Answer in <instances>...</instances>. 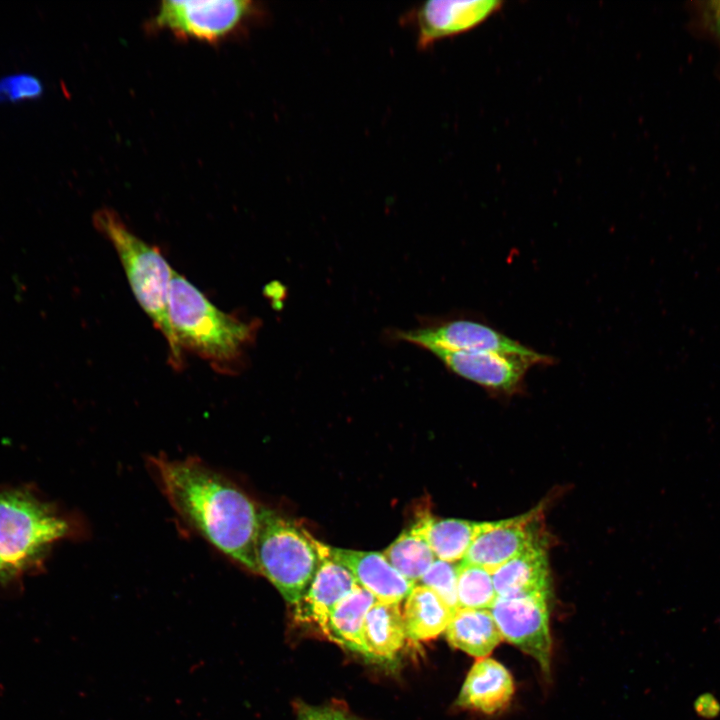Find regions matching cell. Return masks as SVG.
<instances>
[{
    "label": "cell",
    "mask_w": 720,
    "mask_h": 720,
    "mask_svg": "<svg viewBox=\"0 0 720 720\" xmlns=\"http://www.w3.org/2000/svg\"><path fill=\"white\" fill-rule=\"evenodd\" d=\"M150 461L177 514L223 554L259 574L260 507L232 481L197 459L158 456Z\"/></svg>",
    "instance_id": "6da1fadb"
},
{
    "label": "cell",
    "mask_w": 720,
    "mask_h": 720,
    "mask_svg": "<svg viewBox=\"0 0 720 720\" xmlns=\"http://www.w3.org/2000/svg\"><path fill=\"white\" fill-rule=\"evenodd\" d=\"M169 315L178 344L217 371H239L247 348L254 342L258 321H244L219 310L184 276L173 271Z\"/></svg>",
    "instance_id": "7a4b0ae2"
},
{
    "label": "cell",
    "mask_w": 720,
    "mask_h": 720,
    "mask_svg": "<svg viewBox=\"0 0 720 720\" xmlns=\"http://www.w3.org/2000/svg\"><path fill=\"white\" fill-rule=\"evenodd\" d=\"M70 529L61 512L31 487L0 486V583L39 571L52 545Z\"/></svg>",
    "instance_id": "3957f363"
},
{
    "label": "cell",
    "mask_w": 720,
    "mask_h": 720,
    "mask_svg": "<svg viewBox=\"0 0 720 720\" xmlns=\"http://www.w3.org/2000/svg\"><path fill=\"white\" fill-rule=\"evenodd\" d=\"M93 223L113 245L138 303L164 336L169 348V363L174 369H181L182 350L169 315V291L174 270L159 249L134 234L113 210H98Z\"/></svg>",
    "instance_id": "277c9868"
},
{
    "label": "cell",
    "mask_w": 720,
    "mask_h": 720,
    "mask_svg": "<svg viewBox=\"0 0 720 720\" xmlns=\"http://www.w3.org/2000/svg\"><path fill=\"white\" fill-rule=\"evenodd\" d=\"M329 546L296 521L260 507L256 540L259 575L266 577L292 606L305 593Z\"/></svg>",
    "instance_id": "5b68a950"
},
{
    "label": "cell",
    "mask_w": 720,
    "mask_h": 720,
    "mask_svg": "<svg viewBox=\"0 0 720 720\" xmlns=\"http://www.w3.org/2000/svg\"><path fill=\"white\" fill-rule=\"evenodd\" d=\"M259 15L256 3L246 0H166L150 25L177 37L216 43L239 32Z\"/></svg>",
    "instance_id": "8992f818"
},
{
    "label": "cell",
    "mask_w": 720,
    "mask_h": 720,
    "mask_svg": "<svg viewBox=\"0 0 720 720\" xmlns=\"http://www.w3.org/2000/svg\"><path fill=\"white\" fill-rule=\"evenodd\" d=\"M400 340L428 351L493 352L517 356L535 366L551 365L554 358L542 354L481 320L455 318L442 320L419 328L398 331Z\"/></svg>",
    "instance_id": "52a82bcc"
},
{
    "label": "cell",
    "mask_w": 720,
    "mask_h": 720,
    "mask_svg": "<svg viewBox=\"0 0 720 720\" xmlns=\"http://www.w3.org/2000/svg\"><path fill=\"white\" fill-rule=\"evenodd\" d=\"M490 611L502 639L537 661L543 673L551 672L552 639L547 594L497 597Z\"/></svg>",
    "instance_id": "ba28073f"
},
{
    "label": "cell",
    "mask_w": 720,
    "mask_h": 720,
    "mask_svg": "<svg viewBox=\"0 0 720 720\" xmlns=\"http://www.w3.org/2000/svg\"><path fill=\"white\" fill-rule=\"evenodd\" d=\"M539 508L510 519L479 522L477 533L461 562L481 566L491 574L529 546L540 542Z\"/></svg>",
    "instance_id": "9c48e42d"
},
{
    "label": "cell",
    "mask_w": 720,
    "mask_h": 720,
    "mask_svg": "<svg viewBox=\"0 0 720 720\" xmlns=\"http://www.w3.org/2000/svg\"><path fill=\"white\" fill-rule=\"evenodd\" d=\"M501 1L431 0L414 8L405 18L417 30V46L426 49L446 37L467 32L500 9Z\"/></svg>",
    "instance_id": "30bf717a"
},
{
    "label": "cell",
    "mask_w": 720,
    "mask_h": 720,
    "mask_svg": "<svg viewBox=\"0 0 720 720\" xmlns=\"http://www.w3.org/2000/svg\"><path fill=\"white\" fill-rule=\"evenodd\" d=\"M454 374L490 392L513 394L524 384L531 361L493 352L431 351Z\"/></svg>",
    "instance_id": "8fae6325"
},
{
    "label": "cell",
    "mask_w": 720,
    "mask_h": 720,
    "mask_svg": "<svg viewBox=\"0 0 720 720\" xmlns=\"http://www.w3.org/2000/svg\"><path fill=\"white\" fill-rule=\"evenodd\" d=\"M357 586L349 570L324 558L305 593L292 605L295 621L326 638L333 609Z\"/></svg>",
    "instance_id": "7c38bea8"
},
{
    "label": "cell",
    "mask_w": 720,
    "mask_h": 720,
    "mask_svg": "<svg viewBox=\"0 0 720 720\" xmlns=\"http://www.w3.org/2000/svg\"><path fill=\"white\" fill-rule=\"evenodd\" d=\"M328 557L349 570L357 585L370 592L378 602L400 604L415 586L381 553L329 546Z\"/></svg>",
    "instance_id": "4fadbf2b"
},
{
    "label": "cell",
    "mask_w": 720,
    "mask_h": 720,
    "mask_svg": "<svg viewBox=\"0 0 720 720\" xmlns=\"http://www.w3.org/2000/svg\"><path fill=\"white\" fill-rule=\"evenodd\" d=\"M514 682L509 671L492 658H480L471 667L456 704L462 708L493 714L509 705Z\"/></svg>",
    "instance_id": "5bb4252c"
},
{
    "label": "cell",
    "mask_w": 720,
    "mask_h": 720,
    "mask_svg": "<svg viewBox=\"0 0 720 720\" xmlns=\"http://www.w3.org/2000/svg\"><path fill=\"white\" fill-rule=\"evenodd\" d=\"M497 597H514L550 592L546 551L537 542L492 573Z\"/></svg>",
    "instance_id": "9a60e30c"
},
{
    "label": "cell",
    "mask_w": 720,
    "mask_h": 720,
    "mask_svg": "<svg viewBox=\"0 0 720 720\" xmlns=\"http://www.w3.org/2000/svg\"><path fill=\"white\" fill-rule=\"evenodd\" d=\"M445 633L452 647L479 659L488 656L502 640L490 609L457 608Z\"/></svg>",
    "instance_id": "2e32d148"
},
{
    "label": "cell",
    "mask_w": 720,
    "mask_h": 720,
    "mask_svg": "<svg viewBox=\"0 0 720 720\" xmlns=\"http://www.w3.org/2000/svg\"><path fill=\"white\" fill-rule=\"evenodd\" d=\"M437 593L424 585H415L406 597L403 618L407 638L426 641L445 632L454 613Z\"/></svg>",
    "instance_id": "e0dca14e"
},
{
    "label": "cell",
    "mask_w": 720,
    "mask_h": 720,
    "mask_svg": "<svg viewBox=\"0 0 720 720\" xmlns=\"http://www.w3.org/2000/svg\"><path fill=\"white\" fill-rule=\"evenodd\" d=\"M376 602L370 592L357 586L333 609L326 638L370 658L364 641V621Z\"/></svg>",
    "instance_id": "ac0fdd59"
},
{
    "label": "cell",
    "mask_w": 720,
    "mask_h": 720,
    "mask_svg": "<svg viewBox=\"0 0 720 720\" xmlns=\"http://www.w3.org/2000/svg\"><path fill=\"white\" fill-rule=\"evenodd\" d=\"M478 527L479 522L423 515L411 529L427 542L436 559L456 563L466 555Z\"/></svg>",
    "instance_id": "d6986e66"
},
{
    "label": "cell",
    "mask_w": 720,
    "mask_h": 720,
    "mask_svg": "<svg viewBox=\"0 0 720 720\" xmlns=\"http://www.w3.org/2000/svg\"><path fill=\"white\" fill-rule=\"evenodd\" d=\"M407 633L397 603L376 602L364 621V641L370 658L392 660L403 647Z\"/></svg>",
    "instance_id": "ffe728a7"
},
{
    "label": "cell",
    "mask_w": 720,
    "mask_h": 720,
    "mask_svg": "<svg viewBox=\"0 0 720 720\" xmlns=\"http://www.w3.org/2000/svg\"><path fill=\"white\" fill-rule=\"evenodd\" d=\"M388 562L414 584L436 560L427 542L411 528L403 531L383 553Z\"/></svg>",
    "instance_id": "44dd1931"
},
{
    "label": "cell",
    "mask_w": 720,
    "mask_h": 720,
    "mask_svg": "<svg viewBox=\"0 0 720 720\" xmlns=\"http://www.w3.org/2000/svg\"><path fill=\"white\" fill-rule=\"evenodd\" d=\"M496 599L492 574L488 570L474 564H458L457 608L490 609Z\"/></svg>",
    "instance_id": "7402d4cb"
},
{
    "label": "cell",
    "mask_w": 720,
    "mask_h": 720,
    "mask_svg": "<svg viewBox=\"0 0 720 720\" xmlns=\"http://www.w3.org/2000/svg\"><path fill=\"white\" fill-rule=\"evenodd\" d=\"M458 564L436 559L420 579L421 585L432 589L451 608L457 609Z\"/></svg>",
    "instance_id": "603a6c76"
},
{
    "label": "cell",
    "mask_w": 720,
    "mask_h": 720,
    "mask_svg": "<svg viewBox=\"0 0 720 720\" xmlns=\"http://www.w3.org/2000/svg\"><path fill=\"white\" fill-rule=\"evenodd\" d=\"M44 93L42 81L28 72L0 78V103H19L39 99Z\"/></svg>",
    "instance_id": "cb8c5ba5"
},
{
    "label": "cell",
    "mask_w": 720,
    "mask_h": 720,
    "mask_svg": "<svg viewBox=\"0 0 720 720\" xmlns=\"http://www.w3.org/2000/svg\"><path fill=\"white\" fill-rule=\"evenodd\" d=\"M297 720H355L346 712L332 707L302 706L298 710Z\"/></svg>",
    "instance_id": "d4e9b609"
},
{
    "label": "cell",
    "mask_w": 720,
    "mask_h": 720,
    "mask_svg": "<svg viewBox=\"0 0 720 720\" xmlns=\"http://www.w3.org/2000/svg\"><path fill=\"white\" fill-rule=\"evenodd\" d=\"M698 716L704 719L715 718L720 712V703L712 694H703L697 698L694 704Z\"/></svg>",
    "instance_id": "484cf974"
},
{
    "label": "cell",
    "mask_w": 720,
    "mask_h": 720,
    "mask_svg": "<svg viewBox=\"0 0 720 720\" xmlns=\"http://www.w3.org/2000/svg\"><path fill=\"white\" fill-rule=\"evenodd\" d=\"M705 10L711 29L720 43V1L709 2Z\"/></svg>",
    "instance_id": "4316f807"
}]
</instances>
